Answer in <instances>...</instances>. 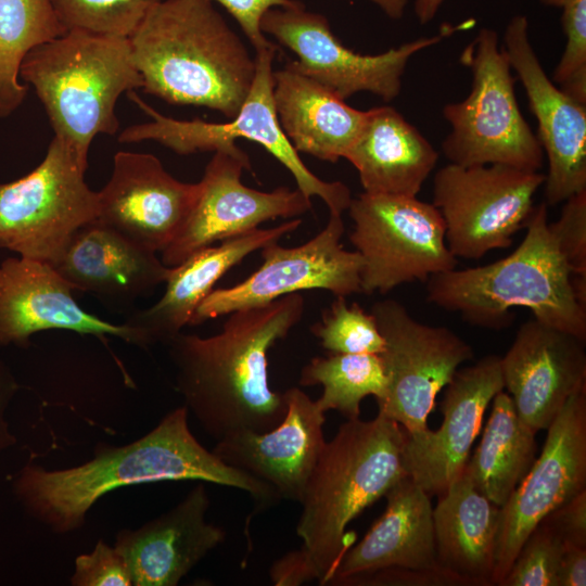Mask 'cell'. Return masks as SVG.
I'll return each mask as SVG.
<instances>
[{"mask_svg":"<svg viewBox=\"0 0 586 586\" xmlns=\"http://www.w3.org/2000/svg\"><path fill=\"white\" fill-rule=\"evenodd\" d=\"M464 24L444 26L440 34L420 37L383 53L359 54L342 44L318 13L304 4L275 7L260 21L264 34L295 53L297 60L286 64L291 69L321 84L342 100L358 92H370L382 100H394L402 90V79L409 60L418 52L441 42Z\"/></svg>","mask_w":586,"mask_h":586,"instance_id":"cell-12","label":"cell"},{"mask_svg":"<svg viewBox=\"0 0 586 586\" xmlns=\"http://www.w3.org/2000/svg\"><path fill=\"white\" fill-rule=\"evenodd\" d=\"M492 402L482 438L464 473L481 494L501 507L536 459V433L519 418L508 393L500 391Z\"/></svg>","mask_w":586,"mask_h":586,"instance_id":"cell-30","label":"cell"},{"mask_svg":"<svg viewBox=\"0 0 586 586\" xmlns=\"http://www.w3.org/2000/svg\"><path fill=\"white\" fill-rule=\"evenodd\" d=\"M276 44L256 51L255 76L251 90L238 114L226 123H207L195 118L180 120L160 114L136 91L128 98L152 119L131 125L118 135L120 143L153 140L180 155L199 152L230 151L237 139H246L264 146L292 174L297 189L308 199L320 198L330 214L342 215L352 201L351 190L341 181H324L303 163L278 120L273 105L272 61Z\"/></svg>","mask_w":586,"mask_h":586,"instance_id":"cell-8","label":"cell"},{"mask_svg":"<svg viewBox=\"0 0 586 586\" xmlns=\"http://www.w3.org/2000/svg\"><path fill=\"white\" fill-rule=\"evenodd\" d=\"M310 332L332 354H381L385 347L374 316L344 296H335Z\"/></svg>","mask_w":586,"mask_h":586,"instance_id":"cell-34","label":"cell"},{"mask_svg":"<svg viewBox=\"0 0 586 586\" xmlns=\"http://www.w3.org/2000/svg\"><path fill=\"white\" fill-rule=\"evenodd\" d=\"M18 77L34 88L54 136L85 170L93 138L119 128V95L142 87L129 38L75 29L33 48Z\"/></svg>","mask_w":586,"mask_h":586,"instance_id":"cell-6","label":"cell"},{"mask_svg":"<svg viewBox=\"0 0 586 586\" xmlns=\"http://www.w3.org/2000/svg\"><path fill=\"white\" fill-rule=\"evenodd\" d=\"M586 489V386L576 391L547 429L538 458L500 507L493 585H499L535 526Z\"/></svg>","mask_w":586,"mask_h":586,"instance_id":"cell-15","label":"cell"},{"mask_svg":"<svg viewBox=\"0 0 586 586\" xmlns=\"http://www.w3.org/2000/svg\"><path fill=\"white\" fill-rule=\"evenodd\" d=\"M378 5L388 17L399 20L410 0H369Z\"/></svg>","mask_w":586,"mask_h":586,"instance_id":"cell-46","label":"cell"},{"mask_svg":"<svg viewBox=\"0 0 586 586\" xmlns=\"http://www.w3.org/2000/svg\"><path fill=\"white\" fill-rule=\"evenodd\" d=\"M52 266L75 290L117 302L152 293L170 270L157 253L99 220L79 229Z\"/></svg>","mask_w":586,"mask_h":586,"instance_id":"cell-26","label":"cell"},{"mask_svg":"<svg viewBox=\"0 0 586 586\" xmlns=\"http://www.w3.org/2000/svg\"><path fill=\"white\" fill-rule=\"evenodd\" d=\"M445 387L441 426L436 431L428 428L421 433H406L403 447L406 474L430 497L442 495L464 471L484 412L496 394L504 391L500 357L487 355L458 369Z\"/></svg>","mask_w":586,"mask_h":586,"instance_id":"cell-18","label":"cell"},{"mask_svg":"<svg viewBox=\"0 0 586 586\" xmlns=\"http://www.w3.org/2000/svg\"><path fill=\"white\" fill-rule=\"evenodd\" d=\"M459 61L470 68L472 86L466 99L442 110L450 126L442 142L445 157L459 166L499 164L540 171L544 151L519 109L511 66L497 31L481 28Z\"/></svg>","mask_w":586,"mask_h":586,"instance_id":"cell-7","label":"cell"},{"mask_svg":"<svg viewBox=\"0 0 586 586\" xmlns=\"http://www.w3.org/2000/svg\"><path fill=\"white\" fill-rule=\"evenodd\" d=\"M58 137L26 176L0 184V247L55 264L74 235L98 218V192Z\"/></svg>","mask_w":586,"mask_h":586,"instance_id":"cell-10","label":"cell"},{"mask_svg":"<svg viewBox=\"0 0 586 586\" xmlns=\"http://www.w3.org/2000/svg\"><path fill=\"white\" fill-rule=\"evenodd\" d=\"M145 93L233 118L255 76L239 36L209 0H161L129 37Z\"/></svg>","mask_w":586,"mask_h":586,"instance_id":"cell-3","label":"cell"},{"mask_svg":"<svg viewBox=\"0 0 586 586\" xmlns=\"http://www.w3.org/2000/svg\"><path fill=\"white\" fill-rule=\"evenodd\" d=\"M349 241L362 258L361 293L393 289L457 268L438 209L417 196L361 193L348 206Z\"/></svg>","mask_w":586,"mask_h":586,"instance_id":"cell-9","label":"cell"},{"mask_svg":"<svg viewBox=\"0 0 586 586\" xmlns=\"http://www.w3.org/2000/svg\"><path fill=\"white\" fill-rule=\"evenodd\" d=\"M344 158L357 169L364 192L417 196L434 170L438 152L392 106L367 111Z\"/></svg>","mask_w":586,"mask_h":586,"instance_id":"cell-27","label":"cell"},{"mask_svg":"<svg viewBox=\"0 0 586 586\" xmlns=\"http://www.w3.org/2000/svg\"><path fill=\"white\" fill-rule=\"evenodd\" d=\"M540 1L562 9L561 22L566 36L552 81L572 98L586 103V0Z\"/></svg>","mask_w":586,"mask_h":586,"instance_id":"cell-36","label":"cell"},{"mask_svg":"<svg viewBox=\"0 0 586 586\" xmlns=\"http://www.w3.org/2000/svg\"><path fill=\"white\" fill-rule=\"evenodd\" d=\"M340 585L371 586H468L461 577L446 570L384 569L371 574L355 576Z\"/></svg>","mask_w":586,"mask_h":586,"instance_id":"cell-39","label":"cell"},{"mask_svg":"<svg viewBox=\"0 0 586 586\" xmlns=\"http://www.w3.org/2000/svg\"><path fill=\"white\" fill-rule=\"evenodd\" d=\"M221 4L238 22L254 49L273 46L260 29L264 14L271 8H294L303 4L298 0H209Z\"/></svg>","mask_w":586,"mask_h":586,"instance_id":"cell-40","label":"cell"},{"mask_svg":"<svg viewBox=\"0 0 586 586\" xmlns=\"http://www.w3.org/2000/svg\"><path fill=\"white\" fill-rule=\"evenodd\" d=\"M244 170H252V166L239 146L214 152L199 181L200 192L191 213L161 252L165 266H177L193 253L251 232L265 221L296 218L311 209V200L297 188L264 192L246 187L241 181Z\"/></svg>","mask_w":586,"mask_h":586,"instance_id":"cell-16","label":"cell"},{"mask_svg":"<svg viewBox=\"0 0 586 586\" xmlns=\"http://www.w3.org/2000/svg\"><path fill=\"white\" fill-rule=\"evenodd\" d=\"M547 208L545 202L533 207L522 242L508 256L430 277L428 302L459 314L473 326L493 330L513 321L511 308L524 307L536 320L585 342L586 302L573 285L571 270L550 230Z\"/></svg>","mask_w":586,"mask_h":586,"instance_id":"cell-4","label":"cell"},{"mask_svg":"<svg viewBox=\"0 0 586 586\" xmlns=\"http://www.w3.org/2000/svg\"><path fill=\"white\" fill-rule=\"evenodd\" d=\"M75 289L46 262L10 257L0 263V347L26 348L30 337L46 330L93 335L107 344L118 337L141 347L138 332L124 323L105 321L81 308Z\"/></svg>","mask_w":586,"mask_h":586,"instance_id":"cell-20","label":"cell"},{"mask_svg":"<svg viewBox=\"0 0 586 586\" xmlns=\"http://www.w3.org/2000/svg\"><path fill=\"white\" fill-rule=\"evenodd\" d=\"M272 98L279 124L297 152L324 162L344 158L365 122L328 88L290 67L273 72Z\"/></svg>","mask_w":586,"mask_h":586,"instance_id":"cell-28","label":"cell"},{"mask_svg":"<svg viewBox=\"0 0 586 586\" xmlns=\"http://www.w3.org/2000/svg\"><path fill=\"white\" fill-rule=\"evenodd\" d=\"M186 406L175 408L142 437L113 446L99 442L75 467L46 469L27 462L12 477V493L27 515L54 534L80 530L104 495L131 485L199 481L240 489L262 509L280 498L263 481L221 461L192 434Z\"/></svg>","mask_w":586,"mask_h":586,"instance_id":"cell-1","label":"cell"},{"mask_svg":"<svg viewBox=\"0 0 586 586\" xmlns=\"http://www.w3.org/2000/svg\"><path fill=\"white\" fill-rule=\"evenodd\" d=\"M502 48L537 120L536 136L548 161L545 203H563L586 190V103L565 93L547 76L531 43L524 15L510 20Z\"/></svg>","mask_w":586,"mask_h":586,"instance_id":"cell-17","label":"cell"},{"mask_svg":"<svg viewBox=\"0 0 586 586\" xmlns=\"http://www.w3.org/2000/svg\"><path fill=\"white\" fill-rule=\"evenodd\" d=\"M437 498L432 517L440 566L468 586L493 585L500 507L481 494L464 471Z\"/></svg>","mask_w":586,"mask_h":586,"instance_id":"cell-29","label":"cell"},{"mask_svg":"<svg viewBox=\"0 0 586 586\" xmlns=\"http://www.w3.org/2000/svg\"><path fill=\"white\" fill-rule=\"evenodd\" d=\"M199 192V182L177 180L156 156L119 151L107 183L98 192L97 220L161 253L182 228Z\"/></svg>","mask_w":586,"mask_h":586,"instance_id":"cell-19","label":"cell"},{"mask_svg":"<svg viewBox=\"0 0 586 586\" xmlns=\"http://www.w3.org/2000/svg\"><path fill=\"white\" fill-rule=\"evenodd\" d=\"M564 548L561 537L542 520L524 540L498 586H557Z\"/></svg>","mask_w":586,"mask_h":586,"instance_id":"cell-35","label":"cell"},{"mask_svg":"<svg viewBox=\"0 0 586 586\" xmlns=\"http://www.w3.org/2000/svg\"><path fill=\"white\" fill-rule=\"evenodd\" d=\"M18 390L20 384L11 369L0 360V458L7 449L17 442L16 436L10 430L7 411Z\"/></svg>","mask_w":586,"mask_h":586,"instance_id":"cell-43","label":"cell"},{"mask_svg":"<svg viewBox=\"0 0 586 586\" xmlns=\"http://www.w3.org/2000/svg\"><path fill=\"white\" fill-rule=\"evenodd\" d=\"M302 386L322 385L316 399L323 412L336 410L347 420L360 415L361 400L372 395L384 399L387 377L380 354H332L317 356L305 365L300 374Z\"/></svg>","mask_w":586,"mask_h":586,"instance_id":"cell-32","label":"cell"},{"mask_svg":"<svg viewBox=\"0 0 586 586\" xmlns=\"http://www.w3.org/2000/svg\"><path fill=\"white\" fill-rule=\"evenodd\" d=\"M586 585V547L565 545L557 574V586Z\"/></svg>","mask_w":586,"mask_h":586,"instance_id":"cell-44","label":"cell"},{"mask_svg":"<svg viewBox=\"0 0 586 586\" xmlns=\"http://www.w3.org/2000/svg\"><path fill=\"white\" fill-rule=\"evenodd\" d=\"M65 30L129 38L161 0H50Z\"/></svg>","mask_w":586,"mask_h":586,"instance_id":"cell-33","label":"cell"},{"mask_svg":"<svg viewBox=\"0 0 586 586\" xmlns=\"http://www.w3.org/2000/svg\"><path fill=\"white\" fill-rule=\"evenodd\" d=\"M406 431L381 412L342 423L308 479L296 534L320 585H328L352 538L349 523L406 474Z\"/></svg>","mask_w":586,"mask_h":586,"instance_id":"cell-5","label":"cell"},{"mask_svg":"<svg viewBox=\"0 0 586 586\" xmlns=\"http://www.w3.org/2000/svg\"><path fill=\"white\" fill-rule=\"evenodd\" d=\"M207 488L200 482L167 512L138 528H122L114 547L125 559L135 586H176L226 539L209 523Z\"/></svg>","mask_w":586,"mask_h":586,"instance_id":"cell-23","label":"cell"},{"mask_svg":"<svg viewBox=\"0 0 586 586\" xmlns=\"http://www.w3.org/2000/svg\"><path fill=\"white\" fill-rule=\"evenodd\" d=\"M282 394L285 412L276 426L228 435L217 441L212 451L225 463L268 484L280 499L300 502L326 444V412L298 387Z\"/></svg>","mask_w":586,"mask_h":586,"instance_id":"cell-22","label":"cell"},{"mask_svg":"<svg viewBox=\"0 0 586 586\" xmlns=\"http://www.w3.org/2000/svg\"><path fill=\"white\" fill-rule=\"evenodd\" d=\"M584 344L532 318L520 326L500 357L504 388L533 432L547 430L569 398L586 386Z\"/></svg>","mask_w":586,"mask_h":586,"instance_id":"cell-21","label":"cell"},{"mask_svg":"<svg viewBox=\"0 0 586 586\" xmlns=\"http://www.w3.org/2000/svg\"><path fill=\"white\" fill-rule=\"evenodd\" d=\"M73 586H132V577L123 556L114 546L99 539L92 551L75 559Z\"/></svg>","mask_w":586,"mask_h":586,"instance_id":"cell-38","label":"cell"},{"mask_svg":"<svg viewBox=\"0 0 586 586\" xmlns=\"http://www.w3.org/2000/svg\"><path fill=\"white\" fill-rule=\"evenodd\" d=\"M305 311L301 293L228 314L211 336L179 333L166 345L184 406L216 442L242 431L265 432L283 418L282 393L268 378V353Z\"/></svg>","mask_w":586,"mask_h":586,"instance_id":"cell-2","label":"cell"},{"mask_svg":"<svg viewBox=\"0 0 586 586\" xmlns=\"http://www.w3.org/2000/svg\"><path fill=\"white\" fill-rule=\"evenodd\" d=\"M565 545L586 547V489L543 519Z\"/></svg>","mask_w":586,"mask_h":586,"instance_id":"cell-41","label":"cell"},{"mask_svg":"<svg viewBox=\"0 0 586 586\" xmlns=\"http://www.w3.org/2000/svg\"><path fill=\"white\" fill-rule=\"evenodd\" d=\"M445 0H415L413 9L418 22L422 25L430 23L437 14Z\"/></svg>","mask_w":586,"mask_h":586,"instance_id":"cell-45","label":"cell"},{"mask_svg":"<svg viewBox=\"0 0 586 586\" xmlns=\"http://www.w3.org/2000/svg\"><path fill=\"white\" fill-rule=\"evenodd\" d=\"M545 175L492 164H447L433 179L432 204L445 224V240L458 259L477 260L507 249L524 228Z\"/></svg>","mask_w":586,"mask_h":586,"instance_id":"cell-11","label":"cell"},{"mask_svg":"<svg viewBox=\"0 0 586 586\" xmlns=\"http://www.w3.org/2000/svg\"><path fill=\"white\" fill-rule=\"evenodd\" d=\"M384 497L383 514L346 550L329 584L393 568L444 570L436 558L431 497L408 474Z\"/></svg>","mask_w":586,"mask_h":586,"instance_id":"cell-25","label":"cell"},{"mask_svg":"<svg viewBox=\"0 0 586 586\" xmlns=\"http://www.w3.org/2000/svg\"><path fill=\"white\" fill-rule=\"evenodd\" d=\"M549 227L572 278L586 280V190L565 200L560 217Z\"/></svg>","mask_w":586,"mask_h":586,"instance_id":"cell-37","label":"cell"},{"mask_svg":"<svg viewBox=\"0 0 586 586\" xmlns=\"http://www.w3.org/2000/svg\"><path fill=\"white\" fill-rule=\"evenodd\" d=\"M301 225V218H292L272 228H257L202 249L170 267L163 296L125 321L138 332L141 348L146 349L157 343L166 345L191 323L199 305L231 268L251 253L278 242Z\"/></svg>","mask_w":586,"mask_h":586,"instance_id":"cell-24","label":"cell"},{"mask_svg":"<svg viewBox=\"0 0 586 586\" xmlns=\"http://www.w3.org/2000/svg\"><path fill=\"white\" fill-rule=\"evenodd\" d=\"M65 31L50 0H0V118L18 109L28 91L18 77L24 56Z\"/></svg>","mask_w":586,"mask_h":586,"instance_id":"cell-31","label":"cell"},{"mask_svg":"<svg viewBox=\"0 0 586 586\" xmlns=\"http://www.w3.org/2000/svg\"><path fill=\"white\" fill-rule=\"evenodd\" d=\"M344 230L342 215L330 214L326 227L302 245H265L260 249V267L232 286L213 290L196 308L190 324L304 290H326L344 297L360 294L362 258L356 251L343 247Z\"/></svg>","mask_w":586,"mask_h":586,"instance_id":"cell-14","label":"cell"},{"mask_svg":"<svg viewBox=\"0 0 586 586\" xmlns=\"http://www.w3.org/2000/svg\"><path fill=\"white\" fill-rule=\"evenodd\" d=\"M269 577L276 586H297L317 579L314 568L301 548L276 560L269 570Z\"/></svg>","mask_w":586,"mask_h":586,"instance_id":"cell-42","label":"cell"},{"mask_svg":"<svg viewBox=\"0 0 586 586\" xmlns=\"http://www.w3.org/2000/svg\"><path fill=\"white\" fill-rule=\"evenodd\" d=\"M385 341L380 354L387 377L379 412L396 421L407 434L428 429L437 394L460 365L473 358L472 347L447 327L413 318L396 300L375 302L370 311Z\"/></svg>","mask_w":586,"mask_h":586,"instance_id":"cell-13","label":"cell"}]
</instances>
